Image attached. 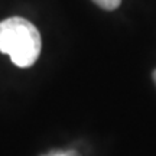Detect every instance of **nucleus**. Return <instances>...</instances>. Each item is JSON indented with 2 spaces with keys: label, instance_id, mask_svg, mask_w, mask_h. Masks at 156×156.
Returning <instances> with one entry per match:
<instances>
[{
  "label": "nucleus",
  "instance_id": "f03ea898",
  "mask_svg": "<svg viewBox=\"0 0 156 156\" xmlns=\"http://www.w3.org/2000/svg\"><path fill=\"white\" fill-rule=\"evenodd\" d=\"M93 2L104 10H114L122 3V0H93Z\"/></svg>",
  "mask_w": 156,
  "mask_h": 156
},
{
  "label": "nucleus",
  "instance_id": "20e7f679",
  "mask_svg": "<svg viewBox=\"0 0 156 156\" xmlns=\"http://www.w3.org/2000/svg\"><path fill=\"white\" fill-rule=\"evenodd\" d=\"M153 80H155V83H156V71L153 73Z\"/></svg>",
  "mask_w": 156,
  "mask_h": 156
},
{
  "label": "nucleus",
  "instance_id": "f257e3e1",
  "mask_svg": "<svg viewBox=\"0 0 156 156\" xmlns=\"http://www.w3.org/2000/svg\"><path fill=\"white\" fill-rule=\"evenodd\" d=\"M42 48L39 30L23 17H9L0 22V52L10 56L20 68L34 65Z\"/></svg>",
  "mask_w": 156,
  "mask_h": 156
},
{
  "label": "nucleus",
  "instance_id": "7ed1b4c3",
  "mask_svg": "<svg viewBox=\"0 0 156 156\" xmlns=\"http://www.w3.org/2000/svg\"><path fill=\"white\" fill-rule=\"evenodd\" d=\"M49 156H80L77 152H62V153H52Z\"/></svg>",
  "mask_w": 156,
  "mask_h": 156
}]
</instances>
